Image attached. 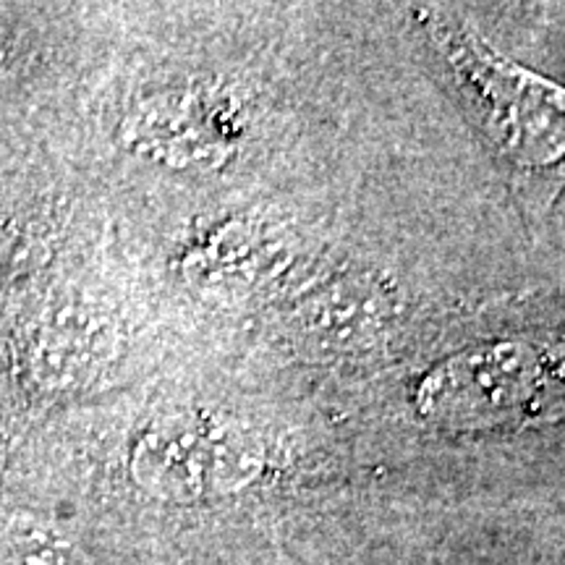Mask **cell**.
Listing matches in <instances>:
<instances>
[{"label":"cell","instance_id":"obj_1","mask_svg":"<svg viewBox=\"0 0 565 565\" xmlns=\"http://www.w3.org/2000/svg\"><path fill=\"white\" fill-rule=\"evenodd\" d=\"M422 24L500 150L524 166L561 162L565 152L561 84L505 58L454 13L422 11Z\"/></svg>","mask_w":565,"mask_h":565},{"label":"cell","instance_id":"obj_2","mask_svg":"<svg viewBox=\"0 0 565 565\" xmlns=\"http://www.w3.org/2000/svg\"><path fill=\"white\" fill-rule=\"evenodd\" d=\"M265 454L242 424L212 414H173L152 422L131 450V477L168 503L223 498L263 475Z\"/></svg>","mask_w":565,"mask_h":565},{"label":"cell","instance_id":"obj_3","mask_svg":"<svg viewBox=\"0 0 565 565\" xmlns=\"http://www.w3.org/2000/svg\"><path fill=\"white\" fill-rule=\"evenodd\" d=\"M545 383V362L532 345L498 341L458 351L424 372L412 404L437 427H492L529 412Z\"/></svg>","mask_w":565,"mask_h":565},{"label":"cell","instance_id":"obj_4","mask_svg":"<svg viewBox=\"0 0 565 565\" xmlns=\"http://www.w3.org/2000/svg\"><path fill=\"white\" fill-rule=\"evenodd\" d=\"M236 110L210 92H166L129 118L134 150L173 166H217L236 141Z\"/></svg>","mask_w":565,"mask_h":565},{"label":"cell","instance_id":"obj_5","mask_svg":"<svg viewBox=\"0 0 565 565\" xmlns=\"http://www.w3.org/2000/svg\"><path fill=\"white\" fill-rule=\"evenodd\" d=\"M280 263V242L267 236L263 225H225L194 252L192 265L200 267L202 286L246 288L257 286Z\"/></svg>","mask_w":565,"mask_h":565},{"label":"cell","instance_id":"obj_6","mask_svg":"<svg viewBox=\"0 0 565 565\" xmlns=\"http://www.w3.org/2000/svg\"><path fill=\"white\" fill-rule=\"evenodd\" d=\"M0 565H92L71 536L34 515L0 521Z\"/></svg>","mask_w":565,"mask_h":565}]
</instances>
